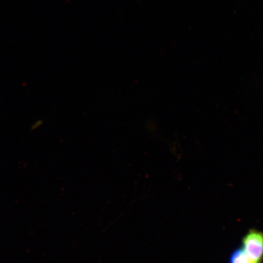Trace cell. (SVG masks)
Wrapping results in <instances>:
<instances>
[{
	"instance_id": "1",
	"label": "cell",
	"mask_w": 263,
	"mask_h": 263,
	"mask_svg": "<svg viewBox=\"0 0 263 263\" xmlns=\"http://www.w3.org/2000/svg\"><path fill=\"white\" fill-rule=\"evenodd\" d=\"M241 247L254 262H263V232L249 230L242 238Z\"/></svg>"
},
{
	"instance_id": "2",
	"label": "cell",
	"mask_w": 263,
	"mask_h": 263,
	"mask_svg": "<svg viewBox=\"0 0 263 263\" xmlns=\"http://www.w3.org/2000/svg\"><path fill=\"white\" fill-rule=\"evenodd\" d=\"M228 263H257L247 255L242 247L234 249L230 254Z\"/></svg>"
}]
</instances>
